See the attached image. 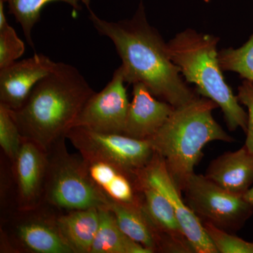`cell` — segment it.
<instances>
[{"label":"cell","mask_w":253,"mask_h":253,"mask_svg":"<svg viewBox=\"0 0 253 253\" xmlns=\"http://www.w3.org/2000/svg\"><path fill=\"white\" fill-rule=\"evenodd\" d=\"M84 6L96 31L114 44L122 61L126 83H142L156 98L174 109L199 97V93L186 84L179 68L169 58L167 43L148 22L142 1L132 17L118 21L99 17L91 9L90 0Z\"/></svg>","instance_id":"cell-1"},{"label":"cell","mask_w":253,"mask_h":253,"mask_svg":"<svg viewBox=\"0 0 253 253\" xmlns=\"http://www.w3.org/2000/svg\"><path fill=\"white\" fill-rule=\"evenodd\" d=\"M95 92L77 68L57 62L54 71L36 84L24 104L11 111L23 139L47 151L66 138Z\"/></svg>","instance_id":"cell-2"},{"label":"cell","mask_w":253,"mask_h":253,"mask_svg":"<svg viewBox=\"0 0 253 253\" xmlns=\"http://www.w3.org/2000/svg\"><path fill=\"white\" fill-rule=\"evenodd\" d=\"M217 108L212 100L199 96L174 109L165 124L149 139L181 193L195 173L205 146L214 141H234L213 117L212 111Z\"/></svg>","instance_id":"cell-3"},{"label":"cell","mask_w":253,"mask_h":253,"mask_svg":"<svg viewBox=\"0 0 253 253\" xmlns=\"http://www.w3.org/2000/svg\"><path fill=\"white\" fill-rule=\"evenodd\" d=\"M219 41L212 35L187 29L167 43V51L186 82L196 84L199 94L220 108L229 130L241 128L246 133L248 113L223 76L218 59Z\"/></svg>","instance_id":"cell-4"},{"label":"cell","mask_w":253,"mask_h":253,"mask_svg":"<svg viewBox=\"0 0 253 253\" xmlns=\"http://www.w3.org/2000/svg\"><path fill=\"white\" fill-rule=\"evenodd\" d=\"M66 138L54 143L47 153V169L42 204L57 212L109 208L110 200L91 180L83 158L71 154Z\"/></svg>","instance_id":"cell-5"},{"label":"cell","mask_w":253,"mask_h":253,"mask_svg":"<svg viewBox=\"0 0 253 253\" xmlns=\"http://www.w3.org/2000/svg\"><path fill=\"white\" fill-rule=\"evenodd\" d=\"M184 201L201 222L234 234L253 214V206L244 196L233 194L204 174L190 176L183 190Z\"/></svg>","instance_id":"cell-6"},{"label":"cell","mask_w":253,"mask_h":253,"mask_svg":"<svg viewBox=\"0 0 253 253\" xmlns=\"http://www.w3.org/2000/svg\"><path fill=\"white\" fill-rule=\"evenodd\" d=\"M82 158L97 160L117 166L134 178L150 163L155 151L149 140L122 134H107L75 126L66 136Z\"/></svg>","instance_id":"cell-7"},{"label":"cell","mask_w":253,"mask_h":253,"mask_svg":"<svg viewBox=\"0 0 253 253\" xmlns=\"http://www.w3.org/2000/svg\"><path fill=\"white\" fill-rule=\"evenodd\" d=\"M58 213L43 204L34 209L16 208L1 234L3 247L18 253H73L60 233Z\"/></svg>","instance_id":"cell-8"},{"label":"cell","mask_w":253,"mask_h":253,"mask_svg":"<svg viewBox=\"0 0 253 253\" xmlns=\"http://www.w3.org/2000/svg\"><path fill=\"white\" fill-rule=\"evenodd\" d=\"M134 182L136 189L141 184L150 186L167 199L195 253H218L202 222L181 196L182 193L169 175L163 158L155 152L149 164L136 173Z\"/></svg>","instance_id":"cell-9"},{"label":"cell","mask_w":253,"mask_h":253,"mask_svg":"<svg viewBox=\"0 0 253 253\" xmlns=\"http://www.w3.org/2000/svg\"><path fill=\"white\" fill-rule=\"evenodd\" d=\"M121 66L111 81L89 98L78 116L75 126L107 134H124L130 102Z\"/></svg>","instance_id":"cell-10"},{"label":"cell","mask_w":253,"mask_h":253,"mask_svg":"<svg viewBox=\"0 0 253 253\" xmlns=\"http://www.w3.org/2000/svg\"><path fill=\"white\" fill-rule=\"evenodd\" d=\"M12 164L16 209H34L42 202L47 169V153L33 141L23 139Z\"/></svg>","instance_id":"cell-11"},{"label":"cell","mask_w":253,"mask_h":253,"mask_svg":"<svg viewBox=\"0 0 253 253\" xmlns=\"http://www.w3.org/2000/svg\"><path fill=\"white\" fill-rule=\"evenodd\" d=\"M57 62L42 54L16 61L0 69V104L19 109L41 80L54 71Z\"/></svg>","instance_id":"cell-12"},{"label":"cell","mask_w":253,"mask_h":253,"mask_svg":"<svg viewBox=\"0 0 253 253\" xmlns=\"http://www.w3.org/2000/svg\"><path fill=\"white\" fill-rule=\"evenodd\" d=\"M137 190L141 208L159 237L161 253H195L167 199L150 186L141 184Z\"/></svg>","instance_id":"cell-13"},{"label":"cell","mask_w":253,"mask_h":253,"mask_svg":"<svg viewBox=\"0 0 253 253\" xmlns=\"http://www.w3.org/2000/svg\"><path fill=\"white\" fill-rule=\"evenodd\" d=\"M132 85V100L123 134L149 140L165 124L174 108L156 98L142 83Z\"/></svg>","instance_id":"cell-14"},{"label":"cell","mask_w":253,"mask_h":253,"mask_svg":"<svg viewBox=\"0 0 253 253\" xmlns=\"http://www.w3.org/2000/svg\"><path fill=\"white\" fill-rule=\"evenodd\" d=\"M205 176L233 194L244 196L253 186V153L244 146L213 160Z\"/></svg>","instance_id":"cell-15"},{"label":"cell","mask_w":253,"mask_h":253,"mask_svg":"<svg viewBox=\"0 0 253 253\" xmlns=\"http://www.w3.org/2000/svg\"><path fill=\"white\" fill-rule=\"evenodd\" d=\"M83 159L91 180L110 201L140 206V194L129 174L111 163Z\"/></svg>","instance_id":"cell-16"},{"label":"cell","mask_w":253,"mask_h":253,"mask_svg":"<svg viewBox=\"0 0 253 253\" xmlns=\"http://www.w3.org/2000/svg\"><path fill=\"white\" fill-rule=\"evenodd\" d=\"M58 227L73 253H89L100 225L98 208L59 212Z\"/></svg>","instance_id":"cell-17"},{"label":"cell","mask_w":253,"mask_h":253,"mask_svg":"<svg viewBox=\"0 0 253 253\" xmlns=\"http://www.w3.org/2000/svg\"><path fill=\"white\" fill-rule=\"evenodd\" d=\"M141 205L124 204L110 201L108 209L113 213L118 226L128 237L151 253H161L159 237Z\"/></svg>","instance_id":"cell-18"},{"label":"cell","mask_w":253,"mask_h":253,"mask_svg":"<svg viewBox=\"0 0 253 253\" xmlns=\"http://www.w3.org/2000/svg\"><path fill=\"white\" fill-rule=\"evenodd\" d=\"M99 230L89 253H151L121 230L110 210L99 209Z\"/></svg>","instance_id":"cell-19"},{"label":"cell","mask_w":253,"mask_h":253,"mask_svg":"<svg viewBox=\"0 0 253 253\" xmlns=\"http://www.w3.org/2000/svg\"><path fill=\"white\" fill-rule=\"evenodd\" d=\"M7 4L10 14L22 28L23 34L28 44L34 47L32 32L36 23L41 20L42 10L52 1H62L73 7L76 11L83 9L82 4L87 0H3Z\"/></svg>","instance_id":"cell-20"},{"label":"cell","mask_w":253,"mask_h":253,"mask_svg":"<svg viewBox=\"0 0 253 253\" xmlns=\"http://www.w3.org/2000/svg\"><path fill=\"white\" fill-rule=\"evenodd\" d=\"M218 59L223 71H232L253 83V33L241 47L227 48L218 52Z\"/></svg>","instance_id":"cell-21"},{"label":"cell","mask_w":253,"mask_h":253,"mask_svg":"<svg viewBox=\"0 0 253 253\" xmlns=\"http://www.w3.org/2000/svg\"><path fill=\"white\" fill-rule=\"evenodd\" d=\"M23 139L11 109L0 104V146L11 163L17 157Z\"/></svg>","instance_id":"cell-22"},{"label":"cell","mask_w":253,"mask_h":253,"mask_svg":"<svg viewBox=\"0 0 253 253\" xmlns=\"http://www.w3.org/2000/svg\"><path fill=\"white\" fill-rule=\"evenodd\" d=\"M202 224L218 253H253V243L218 229L210 223Z\"/></svg>","instance_id":"cell-23"},{"label":"cell","mask_w":253,"mask_h":253,"mask_svg":"<svg viewBox=\"0 0 253 253\" xmlns=\"http://www.w3.org/2000/svg\"><path fill=\"white\" fill-rule=\"evenodd\" d=\"M25 49L24 42L9 24L0 28V69L17 61Z\"/></svg>","instance_id":"cell-24"},{"label":"cell","mask_w":253,"mask_h":253,"mask_svg":"<svg viewBox=\"0 0 253 253\" xmlns=\"http://www.w3.org/2000/svg\"><path fill=\"white\" fill-rule=\"evenodd\" d=\"M238 99L248 109V126L244 146L253 153V83L244 80L238 88Z\"/></svg>","instance_id":"cell-25"},{"label":"cell","mask_w":253,"mask_h":253,"mask_svg":"<svg viewBox=\"0 0 253 253\" xmlns=\"http://www.w3.org/2000/svg\"><path fill=\"white\" fill-rule=\"evenodd\" d=\"M244 197L253 206V186L244 195Z\"/></svg>","instance_id":"cell-26"},{"label":"cell","mask_w":253,"mask_h":253,"mask_svg":"<svg viewBox=\"0 0 253 253\" xmlns=\"http://www.w3.org/2000/svg\"><path fill=\"white\" fill-rule=\"evenodd\" d=\"M204 1H206V2H209L211 0H204Z\"/></svg>","instance_id":"cell-27"}]
</instances>
